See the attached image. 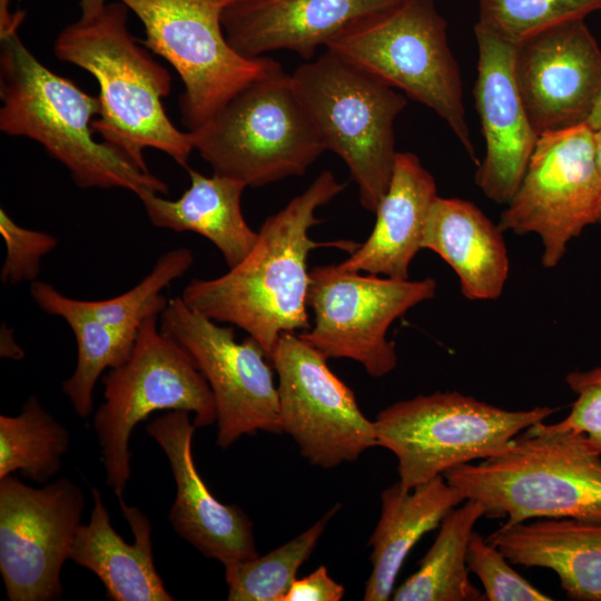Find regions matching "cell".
<instances>
[{
	"label": "cell",
	"instance_id": "4316f807",
	"mask_svg": "<svg viewBox=\"0 0 601 601\" xmlns=\"http://www.w3.org/2000/svg\"><path fill=\"white\" fill-rule=\"evenodd\" d=\"M484 516L483 505L465 500L442 520L439 534L418 569L392 594L394 601H483L471 582L466 563L474 524Z\"/></svg>",
	"mask_w": 601,
	"mask_h": 601
},
{
	"label": "cell",
	"instance_id": "2e32d148",
	"mask_svg": "<svg viewBox=\"0 0 601 601\" xmlns=\"http://www.w3.org/2000/svg\"><path fill=\"white\" fill-rule=\"evenodd\" d=\"M513 70L538 136L587 124L601 88V48L585 19L515 45Z\"/></svg>",
	"mask_w": 601,
	"mask_h": 601
},
{
	"label": "cell",
	"instance_id": "9a60e30c",
	"mask_svg": "<svg viewBox=\"0 0 601 601\" xmlns=\"http://www.w3.org/2000/svg\"><path fill=\"white\" fill-rule=\"evenodd\" d=\"M83 508L82 491L69 479L41 489L11 474L0 479V573L10 601L61 598L60 572Z\"/></svg>",
	"mask_w": 601,
	"mask_h": 601
},
{
	"label": "cell",
	"instance_id": "30bf717a",
	"mask_svg": "<svg viewBox=\"0 0 601 601\" xmlns=\"http://www.w3.org/2000/svg\"><path fill=\"white\" fill-rule=\"evenodd\" d=\"M145 27L140 42L179 75L181 122L193 131L250 83L283 69L269 57L246 58L228 42L221 16L231 0H117Z\"/></svg>",
	"mask_w": 601,
	"mask_h": 601
},
{
	"label": "cell",
	"instance_id": "d6a6232c",
	"mask_svg": "<svg viewBox=\"0 0 601 601\" xmlns=\"http://www.w3.org/2000/svg\"><path fill=\"white\" fill-rule=\"evenodd\" d=\"M0 234L6 244L1 283L17 285L37 280L41 259L57 247L58 239L51 234L21 227L3 208L0 209Z\"/></svg>",
	"mask_w": 601,
	"mask_h": 601
},
{
	"label": "cell",
	"instance_id": "8d00e7d4",
	"mask_svg": "<svg viewBox=\"0 0 601 601\" xmlns=\"http://www.w3.org/2000/svg\"><path fill=\"white\" fill-rule=\"evenodd\" d=\"M105 0H80L81 18H91L105 7Z\"/></svg>",
	"mask_w": 601,
	"mask_h": 601
},
{
	"label": "cell",
	"instance_id": "603a6c76",
	"mask_svg": "<svg viewBox=\"0 0 601 601\" xmlns=\"http://www.w3.org/2000/svg\"><path fill=\"white\" fill-rule=\"evenodd\" d=\"M486 540L512 564L555 572L568 598L601 601V522L540 519L502 524Z\"/></svg>",
	"mask_w": 601,
	"mask_h": 601
},
{
	"label": "cell",
	"instance_id": "5bb4252c",
	"mask_svg": "<svg viewBox=\"0 0 601 601\" xmlns=\"http://www.w3.org/2000/svg\"><path fill=\"white\" fill-rule=\"evenodd\" d=\"M160 328L188 351L213 392L219 447L258 431L283 433L275 370L253 337L237 342L233 327L219 326L181 297L168 299Z\"/></svg>",
	"mask_w": 601,
	"mask_h": 601
},
{
	"label": "cell",
	"instance_id": "83f0119b",
	"mask_svg": "<svg viewBox=\"0 0 601 601\" xmlns=\"http://www.w3.org/2000/svg\"><path fill=\"white\" fill-rule=\"evenodd\" d=\"M69 444L68 430L31 395L18 415H0V479L19 471L45 483L59 473Z\"/></svg>",
	"mask_w": 601,
	"mask_h": 601
},
{
	"label": "cell",
	"instance_id": "7a4b0ae2",
	"mask_svg": "<svg viewBox=\"0 0 601 601\" xmlns=\"http://www.w3.org/2000/svg\"><path fill=\"white\" fill-rule=\"evenodd\" d=\"M23 17L18 11L0 24V130L39 142L80 188L167 194L166 183L93 138L98 96L55 73L29 51L18 35Z\"/></svg>",
	"mask_w": 601,
	"mask_h": 601
},
{
	"label": "cell",
	"instance_id": "52a82bcc",
	"mask_svg": "<svg viewBox=\"0 0 601 601\" xmlns=\"http://www.w3.org/2000/svg\"><path fill=\"white\" fill-rule=\"evenodd\" d=\"M189 132L215 174L246 187L302 176L326 150L284 69L250 83Z\"/></svg>",
	"mask_w": 601,
	"mask_h": 601
},
{
	"label": "cell",
	"instance_id": "f35d334b",
	"mask_svg": "<svg viewBox=\"0 0 601 601\" xmlns=\"http://www.w3.org/2000/svg\"><path fill=\"white\" fill-rule=\"evenodd\" d=\"M587 125L593 130L601 128V88L598 93L597 100L594 102L593 109L590 114V117L587 121Z\"/></svg>",
	"mask_w": 601,
	"mask_h": 601
},
{
	"label": "cell",
	"instance_id": "8992f818",
	"mask_svg": "<svg viewBox=\"0 0 601 601\" xmlns=\"http://www.w3.org/2000/svg\"><path fill=\"white\" fill-rule=\"evenodd\" d=\"M290 77L326 150L346 164L361 205L375 214L392 178L405 95L328 49Z\"/></svg>",
	"mask_w": 601,
	"mask_h": 601
},
{
	"label": "cell",
	"instance_id": "836d02e7",
	"mask_svg": "<svg viewBox=\"0 0 601 601\" xmlns=\"http://www.w3.org/2000/svg\"><path fill=\"white\" fill-rule=\"evenodd\" d=\"M565 382L577 397L568 416L559 423L584 433L601 452V366L570 372Z\"/></svg>",
	"mask_w": 601,
	"mask_h": 601
},
{
	"label": "cell",
	"instance_id": "7402d4cb",
	"mask_svg": "<svg viewBox=\"0 0 601 601\" xmlns=\"http://www.w3.org/2000/svg\"><path fill=\"white\" fill-rule=\"evenodd\" d=\"M503 233L473 203L437 196L422 248L437 254L455 272L464 297L492 300L501 296L510 272Z\"/></svg>",
	"mask_w": 601,
	"mask_h": 601
},
{
	"label": "cell",
	"instance_id": "8fae6325",
	"mask_svg": "<svg viewBox=\"0 0 601 601\" xmlns=\"http://www.w3.org/2000/svg\"><path fill=\"white\" fill-rule=\"evenodd\" d=\"M437 284L361 275L337 264L309 270L307 305L313 324L299 336L328 358H349L368 375L382 377L397 365L391 325L412 307L433 298Z\"/></svg>",
	"mask_w": 601,
	"mask_h": 601
},
{
	"label": "cell",
	"instance_id": "f1b7e54d",
	"mask_svg": "<svg viewBox=\"0 0 601 601\" xmlns=\"http://www.w3.org/2000/svg\"><path fill=\"white\" fill-rule=\"evenodd\" d=\"M339 504L290 541L265 555L225 566L228 601H283Z\"/></svg>",
	"mask_w": 601,
	"mask_h": 601
},
{
	"label": "cell",
	"instance_id": "74e56055",
	"mask_svg": "<svg viewBox=\"0 0 601 601\" xmlns=\"http://www.w3.org/2000/svg\"><path fill=\"white\" fill-rule=\"evenodd\" d=\"M594 150H595V164H597L599 184H600V203H599L598 224L601 225V128L594 131Z\"/></svg>",
	"mask_w": 601,
	"mask_h": 601
},
{
	"label": "cell",
	"instance_id": "3957f363",
	"mask_svg": "<svg viewBox=\"0 0 601 601\" xmlns=\"http://www.w3.org/2000/svg\"><path fill=\"white\" fill-rule=\"evenodd\" d=\"M127 12L118 1L68 24L55 41V55L97 80L100 111L91 127L106 144L144 171H149L146 148L160 150L188 168L195 150L191 135L179 130L162 106L171 89L170 73L138 45L128 29Z\"/></svg>",
	"mask_w": 601,
	"mask_h": 601
},
{
	"label": "cell",
	"instance_id": "f546056e",
	"mask_svg": "<svg viewBox=\"0 0 601 601\" xmlns=\"http://www.w3.org/2000/svg\"><path fill=\"white\" fill-rule=\"evenodd\" d=\"M194 264V254L179 247L162 254L151 272L129 290L100 300H83L67 296L75 309L114 327L138 331L151 315H160L168 299L161 294L173 280L181 277Z\"/></svg>",
	"mask_w": 601,
	"mask_h": 601
},
{
	"label": "cell",
	"instance_id": "d4e9b609",
	"mask_svg": "<svg viewBox=\"0 0 601 601\" xmlns=\"http://www.w3.org/2000/svg\"><path fill=\"white\" fill-rule=\"evenodd\" d=\"M464 501L443 475L410 491L398 482L385 489L381 493V515L368 540L372 572L363 600H390L397 574L412 548Z\"/></svg>",
	"mask_w": 601,
	"mask_h": 601
},
{
	"label": "cell",
	"instance_id": "484cf974",
	"mask_svg": "<svg viewBox=\"0 0 601 601\" xmlns=\"http://www.w3.org/2000/svg\"><path fill=\"white\" fill-rule=\"evenodd\" d=\"M30 294L41 311L63 318L73 333L77 364L72 375L63 382L62 391L75 412L87 418L92 412L93 390L99 376L129 357L137 331L110 326L75 309L66 295L46 282H32Z\"/></svg>",
	"mask_w": 601,
	"mask_h": 601
},
{
	"label": "cell",
	"instance_id": "4fadbf2b",
	"mask_svg": "<svg viewBox=\"0 0 601 601\" xmlns=\"http://www.w3.org/2000/svg\"><path fill=\"white\" fill-rule=\"evenodd\" d=\"M270 363L282 431L312 465L332 469L378 445L374 421L362 413L354 392L299 335L283 333Z\"/></svg>",
	"mask_w": 601,
	"mask_h": 601
},
{
	"label": "cell",
	"instance_id": "4dcf8cb0",
	"mask_svg": "<svg viewBox=\"0 0 601 601\" xmlns=\"http://www.w3.org/2000/svg\"><path fill=\"white\" fill-rule=\"evenodd\" d=\"M601 10V0H479V21L518 45L542 31Z\"/></svg>",
	"mask_w": 601,
	"mask_h": 601
},
{
	"label": "cell",
	"instance_id": "6da1fadb",
	"mask_svg": "<svg viewBox=\"0 0 601 601\" xmlns=\"http://www.w3.org/2000/svg\"><path fill=\"white\" fill-rule=\"evenodd\" d=\"M345 185L332 171H322L309 187L262 224L249 254L216 278H194L181 298L193 309L245 331L270 359L283 333L311 327L307 313L309 253L335 247L352 253L349 240L315 242L309 236L322 219L316 210L327 205Z\"/></svg>",
	"mask_w": 601,
	"mask_h": 601
},
{
	"label": "cell",
	"instance_id": "e0dca14e",
	"mask_svg": "<svg viewBox=\"0 0 601 601\" xmlns=\"http://www.w3.org/2000/svg\"><path fill=\"white\" fill-rule=\"evenodd\" d=\"M474 35L477 75L473 92L485 141L475 183L486 198L506 205L524 176L539 136L514 77V46L480 22Z\"/></svg>",
	"mask_w": 601,
	"mask_h": 601
},
{
	"label": "cell",
	"instance_id": "ba28073f",
	"mask_svg": "<svg viewBox=\"0 0 601 601\" xmlns=\"http://www.w3.org/2000/svg\"><path fill=\"white\" fill-rule=\"evenodd\" d=\"M160 315L138 327L129 357L104 376L95 413L106 483L121 496L131 475L129 440L136 425L160 410L193 412L196 427L216 422L213 392L188 351L158 327Z\"/></svg>",
	"mask_w": 601,
	"mask_h": 601
},
{
	"label": "cell",
	"instance_id": "cb8c5ba5",
	"mask_svg": "<svg viewBox=\"0 0 601 601\" xmlns=\"http://www.w3.org/2000/svg\"><path fill=\"white\" fill-rule=\"evenodd\" d=\"M187 170L190 186L178 199H165L147 189L136 196L155 227L197 233L216 246L229 268L235 267L258 236L242 211L246 185L215 173L207 177L189 167Z\"/></svg>",
	"mask_w": 601,
	"mask_h": 601
},
{
	"label": "cell",
	"instance_id": "277c9868",
	"mask_svg": "<svg viewBox=\"0 0 601 601\" xmlns=\"http://www.w3.org/2000/svg\"><path fill=\"white\" fill-rule=\"evenodd\" d=\"M464 500L504 525L531 519L601 522V452L588 436L559 422H538L500 453L443 474Z\"/></svg>",
	"mask_w": 601,
	"mask_h": 601
},
{
	"label": "cell",
	"instance_id": "1f68e13d",
	"mask_svg": "<svg viewBox=\"0 0 601 601\" xmlns=\"http://www.w3.org/2000/svg\"><path fill=\"white\" fill-rule=\"evenodd\" d=\"M466 563L470 572L480 579L485 600H552L519 574L505 555L474 530L469 540Z\"/></svg>",
	"mask_w": 601,
	"mask_h": 601
},
{
	"label": "cell",
	"instance_id": "ac0fdd59",
	"mask_svg": "<svg viewBox=\"0 0 601 601\" xmlns=\"http://www.w3.org/2000/svg\"><path fill=\"white\" fill-rule=\"evenodd\" d=\"M189 414L183 410L169 411L146 427L166 454L175 479L170 524L180 538L224 566L254 559L259 553L252 520L239 506L219 502L196 469L193 455L196 426Z\"/></svg>",
	"mask_w": 601,
	"mask_h": 601
},
{
	"label": "cell",
	"instance_id": "d6986e66",
	"mask_svg": "<svg viewBox=\"0 0 601 601\" xmlns=\"http://www.w3.org/2000/svg\"><path fill=\"white\" fill-rule=\"evenodd\" d=\"M402 0H231L221 24L229 45L246 58L290 50L312 60L319 47L356 21Z\"/></svg>",
	"mask_w": 601,
	"mask_h": 601
},
{
	"label": "cell",
	"instance_id": "9c48e42d",
	"mask_svg": "<svg viewBox=\"0 0 601 601\" xmlns=\"http://www.w3.org/2000/svg\"><path fill=\"white\" fill-rule=\"evenodd\" d=\"M556 408L505 410L457 391L396 402L375 421L377 444L397 460L400 485L413 490L451 469L487 459Z\"/></svg>",
	"mask_w": 601,
	"mask_h": 601
},
{
	"label": "cell",
	"instance_id": "7c38bea8",
	"mask_svg": "<svg viewBox=\"0 0 601 601\" xmlns=\"http://www.w3.org/2000/svg\"><path fill=\"white\" fill-rule=\"evenodd\" d=\"M600 184L594 131L580 125L538 137L524 176L499 226L518 235L535 234L541 263L555 267L569 244L598 224Z\"/></svg>",
	"mask_w": 601,
	"mask_h": 601
},
{
	"label": "cell",
	"instance_id": "44dd1931",
	"mask_svg": "<svg viewBox=\"0 0 601 601\" xmlns=\"http://www.w3.org/2000/svg\"><path fill=\"white\" fill-rule=\"evenodd\" d=\"M91 494L90 519L77 530L70 560L95 573L110 600L173 601L175 598L166 590L155 566L148 518L139 509L128 506L122 495L118 496L135 538L129 544L112 528L100 491L92 487Z\"/></svg>",
	"mask_w": 601,
	"mask_h": 601
},
{
	"label": "cell",
	"instance_id": "ffe728a7",
	"mask_svg": "<svg viewBox=\"0 0 601 601\" xmlns=\"http://www.w3.org/2000/svg\"><path fill=\"white\" fill-rule=\"evenodd\" d=\"M436 183L420 158L398 152L392 178L375 215L368 238L337 264L348 272L408 279L410 265L420 249Z\"/></svg>",
	"mask_w": 601,
	"mask_h": 601
},
{
	"label": "cell",
	"instance_id": "e575fe53",
	"mask_svg": "<svg viewBox=\"0 0 601 601\" xmlns=\"http://www.w3.org/2000/svg\"><path fill=\"white\" fill-rule=\"evenodd\" d=\"M345 588L328 574L325 565H321L309 575L296 579L283 601H339Z\"/></svg>",
	"mask_w": 601,
	"mask_h": 601
},
{
	"label": "cell",
	"instance_id": "d590c367",
	"mask_svg": "<svg viewBox=\"0 0 601 601\" xmlns=\"http://www.w3.org/2000/svg\"><path fill=\"white\" fill-rule=\"evenodd\" d=\"M1 356L10 358H21L23 356V351L14 341L13 331L7 325L1 327Z\"/></svg>",
	"mask_w": 601,
	"mask_h": 601
},
{
	"label": "cell",
	"instance_id": "5b68a950",
	"mask_svg": "<svg viewBox=\"0 0 601 601\" xmlns=\"http://www.w3.org/2000/svg\"><path fill=\"white\" fill-rule=\"evenodd\" d=\"M325 48L437 114L479 165L461 70L449 46L446 21L433 0H402L356 21Z\"/></svg>",
	"mask_w": 601,
	"mask_h": 601
}]
</instances>
